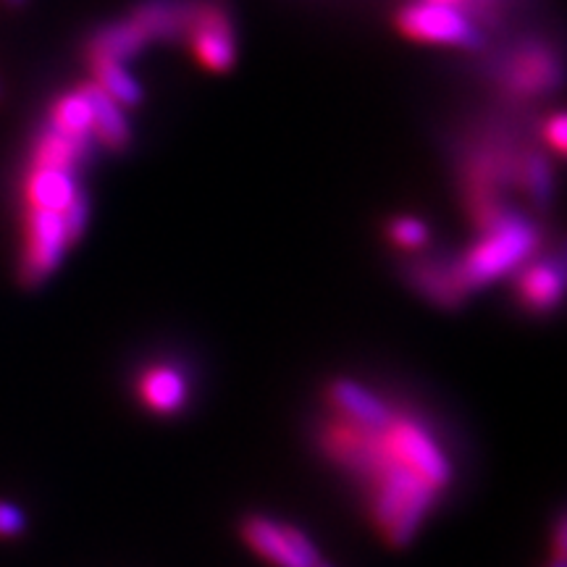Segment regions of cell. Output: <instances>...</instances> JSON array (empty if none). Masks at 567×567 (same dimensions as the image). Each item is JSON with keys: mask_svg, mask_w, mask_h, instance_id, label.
<instances>
[{"mask_svg": "<svg viewBox=\"0 0 567 567\" xmlns=\"http://www.w3.org/2000/svg\"><path fill=\"white\" fill-rule=\"evenodd\" d=\"M87 218H90V200L84 195H76L74 200L66 205V210H63V224H66L71 245H74L76 239L82 237V231L87 229Z\"/></svg>", "mask_w": 567, "mask_h": 567, "instance_id": "7402d4cb", "label": "cell"}, {"mask_svg": "<svg viewBox=\"0 0 567 567\" xmlns=\"http://www.w3.org/2000/svg\"><path fill=\"white\" fill-rule=\"evenodd\" d=\"M92 66V84L97 90H103L111 101H116L118 105H137L142 101V87L140 82L130 74V69L118 61H105V59H95L90 61Z\"/></svg>", "mask_w": 567, "mask_h": 567, "instance_id": "e0dca14e", "label": "cell"}, {"mask_svg": "<svg viewBox=\"0 0 567 567\" xmlns=\"http://www.w3.org/2000/svg\"><path fill=\"white\" fill-rule=\"evenodd\" d=\"M396 27H400L402 34L421 42L463 48L478 45L476 27L467 21L455 3H442V0H421V3L405 6L396 17Z\"/></svg>", "mask_w": 567, "mask_h": 567, "instance_id": "5b68a950", "label": "cell"}, {"mask_svg": "<svg viewBox=\"0 0 567 567\" xmlns=\"http://www.w3.org/2000/svg\"><path fill=\"white\" fill-rule=\"evenodd\" d=\"M384 442L386 450L392 452L394 460L410 467L415 476L429 481L431 486L442 492L452 481V463L439 450V444L431 436V431L415 417L392 415L389 425H384Z\"/></svg>", "mask_w": 567, "mask_h": 567, "instance_id": "3957f363", "label": "cell"}, {"mask_svg": "<svg viewBox=\"0 0 567 567\" xmlns=\"http://www.w3.org/2000/svg\"><path fill=\"white\" fill-rule=\"evenodd\" d=\"M145 45H151V38H147L145 30L130 17L122 21H113V24L103 27V30L92 34V40L87 42V59L126 63L137 53L145 51Z\"/></svg>", "mask_w": 567, "mask_h": 567, "instance_id": "8fae6325", "label": "cell"}, {"mask_svg": "<svg viewBox=\"0 0 567 567\" xmlns=\"http://www.w3.org/2000/svg\"><path fill=\"white\" fill-rule=\"evenodd\" d=\"M69 234L63 224V210L27 208L24 213V255H21L19 276L27 287H38L51 276L63 260Z\"/></svg>", "mask_w": 567, "mask_h": 567, "instance_id": "277c9868", "label": "cell"}, {"mask_svg": "<svg viewBox=\"0 0 567 567\" xmlns=\"http://www.w3.org/2000/svg\"><path fill=\"white\" fill-rule=\"evenodd\" d=\"M140 396L155 413H176L184 405V400H187V381L182 379L179 371L168 365L151 368L140 379Z\"/></svg>", "mask_w": 567, "mask_h": 567, "instance_id": "5bb4252c", "label": "cell"}, {"mask_svg": "<svg viewBox=\"0 0 567 567\" xmlns=\"http://www.w3.org/2000/svg\"><path fill=\"white\" fill-rule=\"evenodd\" d=\"M551 567H565V555H555V563H551Z\"/></svg>", "mask_w": 567, "mask_h": 567, "instance_id": "d4e9b609", "label": "cell"}, {"mask_svg": "<svg viewBox=\"0 0 567 567\" xmlns=\"http://www.w3.org/2000/svg\"><path fill=\"white\" fill-rule=\"evenodd\" d=\"M544 137L549 140V145L555 147L557 153L565 151V145H567V124H565L563 113H557V116L549 118L547 130H544Z\"/></svg>", "mask_w": 567, "mask_h": 567, "instance_id": "cb8c5ba5", "label": "cell"}, {"mask_svg": "<svg viewBox=\"0 0 567 567\" xmlns=\"http://www.w3.org/2000/svg\"><path fill=\"white\" fill-rule=\"evenodd\" d=\"M0 97H3V84H0Z\"/></svg>", "mask_w": 567, "mask_h": 567, "instance_id": "f1b7e54d", "label": "cell"}, {"mask_svg": "<svg viewBox=\"0 0 567 567\" xmlns=\"http://www.w3.org/2000/svg\"><path fill=\"white\" fill-rule=\"evenodd\" d=\"M27 528V517L11 502H0V538H13Z\"/></svg>", "mask_w": 567, "mask_h": 567, "instance_id": "603a6c76", "label": "cell"}, {"mask_svg": "<svg viewBox=\"0 0 567 567\" xmlns=\"http://www.w3.org/2000/svg\"><path fill=\"white\" fill-rule=\"evenodd\" d=\"M48 124L63 134H71V137H90L92 134V109H90V97H87V92H84V87L61 95L59 101L53 103Z\"/></svg>", "mask_w": 567, "mask_h": 567, "instance_id": "ac0fdd59", "label": "cell"}, {"mask_svg": "<svg viewBox=\"0 0 567 567\" xmlns=\"http://www.w3.org/2000/svg\"><path fill=\"white\" fill-rule=\"evenodd\" d=\"M87 140L90 137H71V134H63L48 124L34 140L30 163L32 166L74 168L87 155Z\"/></svg>", "mask_w": 567, "mask_h": 567, "instance_id": "9a60e30c", "label": "cell"}, {"mask_svg": "<svg viewBox=\"0 0 567 567\" xmlns=\"http://www.w3.org/2000/svg\"><path fill=\"white\" fill-rule=\"evenodd\" d=\"M442 3H457V0H442Z\"/></svg>", "mask_w": 567, "mask_h": 567, "instance_id": "83f0119b", "label": "cell"}, {"mask_svg": "<svg viewBox=\"0 0 567 567\" xmlns=\"http://www.w3.org/2000/svg\"><path fill=\"white\" fill-rule=\"evenodd\" d=\"M80 195L76 189L74 168L59 166H32L24 176V203L27 208L66 210V205Z\"/></svg>", "mask_w": 567, "mask_h": 567, "instance_id": "ba28073f", "label": "cell"}, {"mask_svg": "<svg viewBox=\"0 0 567 567\" xmlns=\"http://www.w3.org/2000/svg\"><path fill=\"white\" fill-rule=\"evenodd\" d=\"M555 80V63L544 53H528L513 69V87L520 92H542Z\"/></svg>", "mask_w": 567, "mask_h": 567, "instance_id": "d6986e66", "label": "cell"}, {"mask_svg": "<svg viewBox=\"0 0 567 567\" xmlns=\"http://www.w3.org/2000/svg\"><path fill=\"white\" fill-rule=\"evenodd\" d=\"M193 48L195 59L210 71H226L234 66V32L226 11L216 3H195L193 21L184 34Z\"/></svg>", "mask_w": 567, "mask_h": 567, "instance_id": "52a82bcc", "label": "cell"}, {"mask_svg": "<svg viewBox=\"0 0 567 567\" xmlns=\"http://www.w3.org/2000/svg\"><path fill=\"white\" fill-rule=\"evenodd\" d=\"M316 567H331V565H326V563H323V559H321V563H318Z\"/></svg>", "mask_w": 567, "mask_h": 567, "instance_id": "4316f807", "label": "cell"}, {"mask_svg": "<svg viewBox=\"0 0 567 567\" xmlns=\"http://www.w3.org/2000/svg\"><path fill=\"white\" fill-rule=\"evenodd\" d=\"M389 237L394 239L396 245L405 247V250H415V247H423L429 243V229H425L423 221L417 218H394L389 224Z\"/></svg>", "mask_w": 567, "mask_h": 567, "instance_id": "ffe728a7", "label": "cell"}, {"mask_svg": "<svg viewBox=\"0 0 567 567\" xmlns=\"http://www.w3.org/2000/svg\"><path fill=\"white\" fill-rule=\"evenodd\" d=\"M84 92L90 97L92 109V134L103 142L111 151H124L132 140L130 122L124 116V105L111 101L103 90H97L95 84H84Z\"/></svg>", "mask_w": 567, "mask_h": 567, "instance_id": "4fadbf2b", "label": "cell"}, {"mask_svg": "<svg viewBox=\"0 0 567 567\" xmlns=\"http://www.w3.org/2000/svg\"><path fill=\"white\" fill-rule=\"evenodd\" d=\"M243 536L274 567H316L321 563L318 549L295 526H276L266 517L252 515L243 523Z\"/></svg>", "mask_w": 567, "mask_h": 567, "instance_id": "8992f818", "label": "cell"}, {"mask_svg": "<svg viewBox=\"0 0 567 567\" xmlns=\"http://www.w3.org/2000/svg\"><path fill=\"white\" fill-rule=\"evenodd\" d=\"M329 396L339 408V413L354 423L371 425V429H384L392 421V410L379 396H373L368 389L354 384L350 379H337L329 386Z\"/></svg>", "mask_w": 567, "mask_h": 567, "instance_id": "7c38bea8", "label": "cell"}, {"mask_svg": "<svg viewBox=\"0 0 567 567\" xmlns=\"http://www.w3.org/2000/svg\"><path fill=\"white\" fill-rule=\"evenodd\" d=\"M565 268L563 260H538L517 274V295L534 313H549L563 300Z\"/></svg>", "mask_w": 567, "mask_h": 567, "instance_id": "9c48e42d", "label": "cell"}, {"mask_svg": "<svg viewBox=\"0 0 567 567\" xmlns=\"http://www.w3.org/2000/svg\"><path fill=\"white\" fill-rule=\"evenodd\" d=\"M526 174H528V189L530 195L536 197L538 203H547L551 197V172H549V163L538 155H530L526 163Z\"/></svg>", "mask_w": 567, "mask_h": 567, "instance_id": "44dd1931", "label": "cell"}, {"mask_svg": "<svg viewBox=\"0 0 567 567\" xmlns=\"http://www.w3.org/2000/svg\"><path fill=\"white\" fill-rule=\"evenodd\" d=\"M410 279L425 297L444 305V308H457L463 302L467 289L460 281L455 268H442L439 264H417L410 268Z\"/></svg>", "mask_w": 567, "mask_h": 567, "instance_id": "2e32d148", "label": "cell"}, {"mask_svg": "<svg viewBox=\"0 0 567 567\" xmlns=\"http://www.w3.org/2000/svg\"><path fill=\"white\" fill-rule=\"evenodd\" d=\"M371 481V513L375 526L384 530L389 542L402 547L415 536L425 513L434 505L439 488L415 476L410 467L392 457L386 450L384 463L368 476Z\"/></svg>", "mask_w": 567, "mask_h": 567, "instance_id": "6da1fadb", "label": "cell"}, {"mask_svg": "<svg viewBox=\"0 0 567 567\" xmlns=\"http://www.w3.org/2000/svg\"><path fill=\"white\" fill-rule=\"evenodd\" d=\"M486 237L455 268L465 289L484 287L496 276L513 271L538 247L536 226L515 213H496L486 221Z\"/></svg>", "mask_w": 567, "mask_h": 567, "instance_id": "7a4b0ae2", "label": "cell"}, {"mask_svg": "<svg viewBox=\"0 0 567 567\" xmlns=\"http://www.w3.org/2000/svg\"><path fill=\"white\" fill-rule=\"evenodd\" d=\"M6 3H11V6H19V3H24V0H6Z\"/></svg>", "mask_w": 567, "mask_h": 567, "instance_id": "484cf974", "label": "cell"}, {"mask_svg": "<svg viewBox=\"0 0 567 567\" xmlns=\"http://www.w3.org/2000/svg\"><path fill=\"white\" fill-rule=\"evenodd\" d=\"M195 3L187 0H145L132 13V19L153 40H179L187 34Z\"/></svg>", "mask_w": 567, "mask_h": 567, "instance_id": "30bf717a", "label": "cell"}]
</instances>
